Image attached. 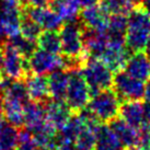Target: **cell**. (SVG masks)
Returning <instances> with one entry per match:
<instances>
[{
  "instance_id": "6da1fadb",
  "label": "cell",
  "mask_w": 150,
  "mask_h": 150,
  "mask_svg": "<svg viewBox=\"0 0 150 150\" xmlns=\"http://www.w3.org/2000/svg\"><path fill=\"white\" fill-rule=\"evenodd\" d=\"M126 47L132 53L144 52L150 36V16L142 8L134 9L128 14Z\"/></svg>"
},
{
  "instance_id": "7a4b0ae2",
  "label": "cell",
  "mask_w": 150,
  "mask_h": 150,
  "mask_svg": "<svg viewBox=\"0 0 150 150\" xmlns=\"http://www.w3.org/2000/svg\"><path fill=\"white\" fill-rule=\"evenodd\" d=\"M83 29L84 26L78 19L64 23L59 30L62 38V53L63 56L68 58L87 59L88 56L84 50L83 44Z\"/></svg>"
},
{
  "instance_id": "3957f363",
  "label": "cell",
  "mask_w": 150,
  "mask_h": 150,
  "mask_svg": "<svg viewBox=\"0 0 150 150\" xmlns=\"http://www.w3.org/2000/svg\"><path fill=\"white\" fill-rule=\"evenodd\" d=\"M80 71L91 90L92 96L113 87L114 72L101 59L88 57Z\"/></svg>"
},
{
  "instance_id": "277c9868",
  "label": "cell",
  "mask_w": 150,
  "mask_h": 150,
  "mask_svg": "<svg viewBox=\"0 0 150 150\" xmlns=\"http://www.w3.org/2000/svg\"><path fill=\"white\" fill-rule=\"evenodd\" d=\"M120 106L121 100L113 88H110L92 96L87 108L100 123L108 124L113 118L118 116Z\"/></svg>"
},
{
  "instance_id": "5b68a950",
  "label": "cell",
  "mask_w": 150,
  "mask_h": 150,
  "mask_svg": "<svg viewBox=\"0 0 150 150\" xmlns=\"http://www.w3.org/2000/svg\"><path fill=\"white\" fill-rule=\"evenodd\" d=\"M70 72L69 83L67 88L65 102L74 114H78L87 108L91 100V90L80 70H72Z\"/></svg>"
},
{
  "instance_id": "8992f818",
  "label": "cell",
  "mask_w": 150,
  "mask_h": 150,
  "mask_svg": "<svg viewBox=\"0 0 150 150\" xmlns=\"http://www.w3.org/2000/svg\"><path fill=\"white\" fill-rule=\"evenodd\" d=\"M112 88L121 102L140 101L145 96L144 81L132 77L125 70H120L114 74Z\"/></svg>"
},
{
  "instance_id": "52a82bcc",
  "label": "cell",
  "mask_w": 150,
  "mask_h": 150,
  "mask_svg": "<svg viewBox=\"0 0 150 150\" xmlns=\"http://www.w3.org/2000/svg\"><path fill=\"white\" fill-rule=\"evenodd\" d=\"M4 52V76L7 78L13 80L23 79L30 75L29 65L24 58L10 43L7 41L2 45Z\"/></svg>"
},
{
  "instance_id": "ba28073f",
  "label": "cell",
  "mask_w": 150,
  "mask_h": 150,
  "mask_svg": "<svg viewBox=\"0 0 150 150\" xmlns=\"http://www.w3.org/2000/svg\"><path fill=\"white\" fill-rule=\"evenodd\" d=\"M28 65L30 74L45 76L64 68V59L63 56L38 48L28 59Z\"/></svg>"
},
{
  "instance_id": "9c48e42d",
  "label": "cell",
  "mask_w": 150,
  "mask_h": 150,
  "mask_svg": "<svg viewBox=\"0 0 150 150\" xmlns=\"http://www.w3.org/2000/svg\"><path fill=\"white\" fill-rule=\"evenodd\" d=\"M25 16L35 21L44 31H59L65 21L50 7H26L23 10Z\"/></svg>"
},
{
  "instance_id": "30bf717a",
  "label": "cell",
  "mask_w": 150,
  "mask_h": 150,
  "mask_svg": "<svg viewBox=\"0 0 150 150\" xmlns=\"http://www.w3.org/2000/svg\"><path fill=\"white\" fill-rule=\"evenodd\" d=\"M108 124L126 149L139 147V142H140L139 128H135L133 126H130L122 117L118 116L113 118Z\"/></svg>"
},
{
  "instance_id": "8fae6325",
  "label": "cell",
  "mask_w": 150,
  "mask_h": 150,
  "mask_svg": "<svg viewBox=\"0 0 150 150\" xmlns=\"http://www.w3.org/2000/svg\"><path fill=\"white\" fill-rule=\"evenodd\" d=\"M110 14L105 12L101 6H90L86 7L80 11L79 20L83 24L84 28L100 31V32H106L108 24Z\"/></svg>"
},
{
  "instance_id": "7c38bea8",
  "label": "cell",
  "mask_w": 150,
  "mask_h": 150,
  "mask_svg": "<svg viewBox=\"0 0 150 150\" xmlns=\"http://www.w3.org/2000/svg\"><path fill=\"white\" fill-rule=\"evenodd\" d=\"M45 111L47 122L59 132L70 120L71 110L65 101L50 100L45 103Z\"/></svg>"
},
{
  "instance_id": "4fadbf2b",
  "label": "cell",
  "mask_w": 150,
  "mask_h": 150,
  "mask_svg": "<svg viewBox=\"0 0 150 150\" xmlns=\"http://www.w3.org/2000/svg\"><path fill=\"white\" fill-rule=\"evenodd\" d=\"M48 124L46 117L45 104L30 101L25 105L24 126L31 134L38 132Z\"/></svg>"
},
{
  "instance_id": "5bb4252c",
  "label": "cell",
  "mask_w": 150,
  "mask_h": 150,
  "mask_svg": "<svg viewBox=\"0 0 150 150\" xmlns=\"http://www.w3.org/2000/svg\"><path fill=\"white\" fill-rule=\"evenodd\" d=\"M25 83H26L31 101L43 103V104L50 101V87H48V79L45 76L30 74L25 78Z\"/></svg>"
},
{
  "instance_id": "9a60e30c",
  "label": "cell",
  "mask_w": 150,
  "mask_h": 150,
  "mask_svg": "<svg viewBox=\"0 0 150 150\" xmlns=\"http://www.w3.org/2000/svg\"><path fill=\"white\" fill-rule=\"evenodd\" d=\"M124 70L132 77L146 81L150 77V58L145 52H137L130 55Z\"/></svg>"
},
{
  "instance_id": "2e32d148",
  "label": "cell",
  "mask_w": 150,
  "mask_h": 150,
  "mask_svg": "<svg viewBox=\"0 0 150 150\" xmlns=\"http://www.w3.org/2000/svg\"><path fill=\"white\" fill-rule=\"evenodd\" d=\"M118 115L135 128H140L145 123L144 103L140 101H124L121 103Z\"/></svg>"
},
{
  "instance_id": "e0dca14e",
  "label": "cell",
  "mask_w": 150,
  "mask_h": 150,
  "mask_svg": "<svg viewBox=\"0 0 150 150\" xmlns=\"http://www.w3.org/2000/svg\"><path fill=\"white\" fill-rule=\"evenodd\" d=\"M96 150H125L121 140L118 139L108 124L100 123L96 128Z\"/></svg>"
},
{
  "instance_id": "ac0fdd59",
  "label": "cell",
  "mask_w": 150,
  "mask_h": 150,
  "mask_svg": "<svg viewBox=\"0 0 150 150\" xmlns=\"http://www.w3.org/2000/svg\"><path fill=\"white\" fill-rule=\"evenodd\" d=\"M69 78H70V72L64 68L50 74L47 79H48L50 98L53 100L65 101Z\"/></svg>"
},
{
  "instance_id": "d6986e66",
  "label": "cell",
  "mask_w": 150,
  "mask_h": 150,
  "mask_svg": "<svg viewBox=\"0 0 150 150\" xmlns=\"http://www.w3.org/2000/svg\"><path fill=\"white\" fill-rule=\"evenodd\" d=\"M132 54L133 53L127 47L117 50V48H113L108 45V48L105 50L100 59L115 74L117 71L125 69L127 60Z\"/></svg>"
},
{
  "instance_id": "ffe728a7",
  "label": "cell",
  "mask_w": 150,
  "mask_h": 150,
  "mask_svg": "<svg viewBox=\"0 0 150 150\" xmlns=\"http://www.w3.org/2000/svg\"><path fill=\"white\" fill-rule=\"evenodd\" d=\"M25 105L20 101L4 98V116L6 121L18 128H22L24 126Z\"/></svg>"
},
{
  "instance_id": "44dd1931",
  "label": "cell",
  "mask_w": 150,
  "mask_h": 150,
  "mask_svg": "<svg viewBox=\"0 0 150 150\" xmlns=\"http://www.w3.org/2000/svg\"><path fill=\"white\" fill-rule=\"evenodd\" d=\"M48 7L54 10L65 22L79 18L80 4L76 0H50Z\"/></svg>"
},
{
  "instance_id": "7402d4cb",
  "label": "cell",
  "mask_w": 150,
  "mask_h": 150,
  "mask_svg": "<svg viewBox=\"0 0 150 150\" xmlns=\"http://www.w3.org/2000/svg\"><path fill=\"white\" fill-rule=\"evenodd\" d=\"M20 142V132L6 120H0V148L16 150Z\"/></svg>"
},
{
  "instance_id": "603a6c76",
  "label": "cell",
  "mask_w": 150,
  "mask_h": 150,
  "mask_svg": "<svg viewBox=\"0 0 150 150\" xmlns=\"http://www.w3.org/2000/svg\"><path fill=\"white\" fill-rule=\"evenodd\" d=\"M142 0H102L101 8L105 12L112 14H125L128 16L134 9L140 7Z\"/></svg>"
},
{
  "instance_id": "cb8c5ba5",
  "label": "cell",
  "mask_w": 150,
  "mask_h": 150,
  "mask_svg": "<svg viewBox=\"0 0 150 150\" xmlns=\"http://www.w3.org/2000/svg\"><path fill=\"white\" fill-rule=\"evenodd\" d=\"M38 46L46 52L59 55V53H62V38L59 31H43L38 38Z\"/></svg>"
},
{
  "instance_id": "d4e9b609",
  "label": "cell",
  "mask_w": 150,
  "mask_h": 150,
  "mask_svg": "<svg viewBox=\"0 0 150 150\" xmlns=\"http://www.w3.org/2000/svg\"><path fill=\"white\" fill-rule=\"evenodd\" d=\"M96 126H91L86 123L83 128L80 130L79 135L75 140L76 146L79 150H96Z\"/></svg>"
},
{
  "instance_id": "484cf974",
  "label": "cell",
  "mask_w": 150,
  "mask_h": 150,
  "mask_svg": "<svg viewBox=\"0 0 150 150\" xmlns=\"http://www.w3.org/2000/svg\"><path fill=\"white\" fill-rule=\"evenodd\" d=\"M8 42L26 59H29L31 57V55L38 50V44H36L38 42L31 41L29 38H24L21 33L9 38Z\"/></svg>"
},
{
  "instance_id": "4316f807",
  "label": "cell",
  "mask_w": 150,
  "mask_h": 150,
  "mask_svg": "<svg viewBox=\"0 0 150 150\" xmlns=\"http://www.w3.org/2000/svg\"><path fill=\"white\" fill-rule=\"evenodd\" d=\"M43 31L44 30L36 22L33 21L31 18H29L28 16H25L24 13H23L21 25H20V33L24 38H29L31 41L38 42V38H40V35L42 34Z\"/></svg>"
},
{
  "instance_id": "83f0119b",
  "label": "cell",
  "mask_w": 150,
  "mask_h": 150,
  "mask_svg": "<svg viewBox=\"0 0 150 150\" xmlns=\"http://www.w3.org/2000/svg\"><path fill=\"white\" fill-rule=\"evenodd\" d=\"M16 150H36V145L34 144L32 134L29 130L22 129L20 132V142Z\"/></svg>"
},
{
  "instance_id": "f1b7e54d",
  "label": "cell",
  "mask_w": 150,
  "mask_h": 150,
  "mask_svg": "<svg viewBox=\"0 0 150 150\" xmlns=\"http://www.w3.org/2000/svg\"><path fill=\"white\" fill-rule=\"evenodd\" d=\"M58 150H79L78 147L76 146L75 142H59L58 145Z\"/></svg>"
},
{
  "instance_id": "f546056e",
  "label": "cell",
  "mask_w": 150,
  "mask_h": 150,
  "mask_svg": "<svg viewBox=\"0 0 150 150\" xmlns=\"http://www.w3.org/2000/svg\"><path fill=\"white\" fill-rule=\"evenodd\" d=\"M50 0H28L31 7H48Z\"/></svg>"
},
{
  "instance_id": "4dcf8cb0",
  "label": "cell",
  "mask_w": 150,
  "mask_h": 150,
  "mask_svg": "<svg viewBox=\"0 0 150 150\" xmlns=\"http://www.w3.org/2000/svg\"><path fill=\"white\" fill-rule=\"evenodd\" d=\"M144 114H145V122L150 123V102L148 101L144 103Z\"/></svg>"
},
{
  "instance_id": "1f68e13d",
  "label": "cell",
  "mask_w": 150,
  "mask_h": 150,
  "mask_svg": "<svg viewBox=\"0 0 150 150\" xmlns=\"http://www.w3.org/2000/svg\"><path fill=\"white\" fill-rule=\"evenodd\" d=\"M76 1L80 4V7L86 8V7H90V6H94V4H96L99 0H76Z\"/></svg>"
},
{
  "instance_id": "d6a6232c",
  "label": "cell",
  "mask_w": 150,
  "mask_h": 150,
  "mask_svg": "<svg viewBox=\"0 0 150 150\" xmlns=\"http://www.w3.org/2000/svg\"><path fill=\"white\" fill-rule=\"evenodd\" d=\"M144 99H146V101L150 102V79L147 80L146 84H145V96Z\"/></svg>"
},
{
  "instance_id": "836d02e7",
  "label": "cell",
  "mask_w": 150,
  "mask_h": 150,
  "mask_svg": "<svg viewBox=\"0 0 150 150\" xmlns=\"http://www.w3.org/2000/svg\"><path fill=\"white\" fill-rule=\"evenodd\" d=\"M4 92L1 91V89H0V120H1V117L4 116Z\"/></svg>"
},
{
  "instance_id": "e575fe53",
  "label": "cell",
  "mask_w": 150,
  "mask_h": 150,
  "mask_svg": "<svg viewBox=\"0 0 150 150\" xmlns=\"http://www.w3.org/2000/svg\"><path fill=\"white\" fill-rule=\"evenodd\" d=\"M140 7L150 16V0H142Z\"/></svg>"
},
{
  "instance_id": "d590c367",
  "label": "cell",
  "mask_w": 150,
  "mask_h": 150,
  "mask_svg": "<svg viewBox=\"0 0 150 150\" xmlns=\"http://www.w3.org/2000/svg\"><path fill=\"white\" fill-rule=\"evenodd\" d=\"M4 69V52H2V47L0 46V72Z\"/></svg>"
},
{
  "instance_id": "8d00e7d4",
  "label": "cell",
  "mask_w": 150,
  "mask_h": 150,
  "mask_svg": "<svg viewBox=\"0 0 150 150\" xmlns=\"http://www.w3.org/2000/svg\"><path fill=\"white\" fill-rule=\"evenodd\" d=\"M36 150H55V148H48V147H36Z\"/></svg>"
},
{
  "instance_id": "74e56055",
  "label": "cell",
  "mask_w": 150,
  "mask_h": 150,
  "mask_svg": "<svg viewBox=\"0 0 150 150\" xmlns=\"http://www.w3.org/2000/svg\"><path fill=\"white\" fill-rule=\"evenodd\" d=\"M16 1H18L22 7H24L25 4H28V0H16Z\"/></svg>"
},
{
  "instance_id": "f35d334b",
  "label": "cell",
  "mask_w": 150,
  "mask_h": 150,
  "mask_svg": "<svg viewBox=\"0 0 150 150\" xmlns=\"http://www.w3.org/2000/svg\"><path fill=\"white\" fill-rule=\"evenodd\" d=\"M2 80H4V77L1 76V74H0V84H1V82H2Z\"/></svg>"
}]
</instances>
